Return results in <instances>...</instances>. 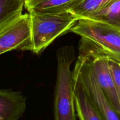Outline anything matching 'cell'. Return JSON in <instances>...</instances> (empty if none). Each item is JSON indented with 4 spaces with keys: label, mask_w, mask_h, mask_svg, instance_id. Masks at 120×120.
Listing matches in <instances>:
<instances>
[{
    "label": "cell",
    "mask_w": 120,
    "mask_h": 120,
    "mask_svg": "<svg viewBox=\"0 0 120 120\" xmlns=\"http://www.w3.org/2000/svg\"><path fill=\"white\" fill-rule=\"evenodd\" d=\"M57 77L54 100V120H77L71 64L76 58L73 46H65L56 52Z\"/></svg>",
    "instance_id": "cell-1"
},
{
    "label": "cell",
    "mask_w": 120,
    "mask_h": 120,
    "mask_svg": "<svg viewBox=\"0 0 120 120\" xmlns=\"http://www.w3.org/2000/svg\"><path fill=\"white\" fill-rule=\"evenodd\" d=\"M30 41L28 50L39 54L57 38L69 31L78 19L69 11L53 12H29Z\"/></svg>",
    "instance_id": "cell-2"
},
{
    "label": "cell",
    "mask_w": 120,
    "mask_h": 120,
    "mask_svg": "<svg viewBox=\"0 0 120 120\" xmlns=\"http://www.w3.org/2000/svg\"><path fill=\"white\" fill-rule=\"evenodd\" d=\"M69 32L77 34L107 56L120 62V31L89 19H78Z\"/></svg>",
    "instance_id": "cell-3"
},
{
    "label": "cell",
    "mask_w": 120,
    "mask_h": 120,
    "mask_svg": "<svg viewBox=\"0 0 120 120\" xmlns=\"http://www.w3.org/2000/svg\"><path fill=\"white\" fill-rule=\"evenodd\" d=\"M73 73L79 77L94 106L103 120H120L116 112L98 85L89 62L79 55Z\"/></svg>",
    "instance_id": "cell-4"
},
{
    "label": "cell",
    "mask_w": 120,
    "mask_h": 120,
    "mask_svg": "<svg viewBox=\"0 0 120 120\" xmlns=\"http://www.w3.org/2000/svg\"><path fill=\"white\" fill-rule=\"evenodd\" d=\"M30 35V14H22L0 29V55L14 50H28Z\"/></svg>",
    "instance_id": "cell-5"
},
{
    "label": "cell",
    "mask_w": 120,
    "mask_h": 120,
    "mask_svg": "<svg viewBox=\"0 0 120 120\" xmlns=\"http://www.w3.org/2000/svg\"><path fill=\"white\" fill-rule=\"evenodd\" d=\"M26 100L21 91L0 89V120H18L25 112Z\"/></svg>",
    "instance_id": "cell-6"
},
{
    "label": "cell",
    "mask_w": 120,
    "mask_h": 120,
    "mask_svg": "<svg viewBox=\"0 0 120 120\" xmlns=\"http://www.w3.org/2000/svg\"><path fill=\"white\" fill-rule=\"evenodd\" d=\"M77 116L79 120H103L79 77L73 73Z\"/></svg>",
    "instance_id": "cell-7"
},
{
    "label": "cell",
    "mask_w": 120,
    "mask_h": 120,
    "mask_svg": "<svg viewBox=\"0 0 120 120\" xmlns=\"http://www.w3.org/2000/svg\"><path fill=\"white\" fill-rule=\"evenodd\" d=\"M80 0H26L25 7L28 12H53L69 10Z\"/></svg>",
    "instance_id": "cell-8"
},
{
    "label": "cell",
    "mask_w": 120,
    "mask_h": 120,
    "mask_svg": "<svg viewBox=\"0 0 120 120\" xmlns=\"http://www.w3.org/2000/svg\"><path fill=\"white\" fill-rule=\"evenodd\" d=\"M114 0H80L69 9L78 19H87L104 9Z\"/></svg>",
    "instance_id": "cell-9"
},
{
    "label": "cell",
    "mask_w": 120,
    "mask_h": 120,
    "mask_svg": "<svg viewBox=\"0 0 120 120\" xmlns=\"http://www.w3.org/2000/svg\"><path fill=\"white\" fill-rule=\"evenodd\" d=\"M25 0H0V29L22 15Z\"/></svg>",
    "instance_id": "cell-10"
},
{
    "label": "cell",
    "mask_w": 120,
    "mask_h": 120,
    "mask_svg": "<svg viewBox=\"0 0 120 120\" xmlns=\"http://www.w3.org/2000/svg\"><path fill=\"white\" fill-rule=\"evenodd\" d=\"M87 19L105 23L120 31V0H114L104 9Z\"/></svg>",
    "instance_id": "cell-11"
},
{
    "label": "cell",
    "mask_w": 120,
    "mask_h": 120,
    "mask_svg": "<svg viewBox=\"0 0 120 120\" xmlns=\"http://www.w3.org/2000/svg\"><path fill=\"white\" fill-rule=\"evenodd\" d=\"M107 57L109 68L120 101V62L111 57Z\"/></svg>",
    "instance_id": "cell-12"
},
{
    "label": "cell",
    "mask_w": 120,
    "mask_h": 120,
    "mask_svg": "<svg viewBox=\"0 0 120 120\" xmlns=\"http://www.w3.org/2000/svg\"><path fill=\"white\" fill-rule=\"evenodd\" d=\"M25 1H26V0H25Z\"/></svg>",
    "instance_id": "cell-13"
}]
</instances>
